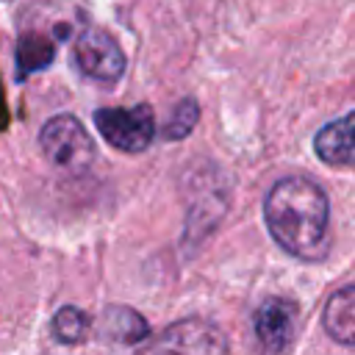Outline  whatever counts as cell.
Returning a JSON list of instances; mask_svg holds the SVG:
<instances>
[{
  "instance_id": "11",
  "label": "cell",
  "mask_w": 355,
  "mask_h": 355,
  "mask_svg": "<svg viewBox=\"0 0 355 355\" xmlns=\"http://www.w3.org/2000/svg\"><path fill=\"white\" fill-rule=\"evenodd\" d=\"M89 327H92L89 313L75 305H64L53 316V336L61 344H80L89 336Z\"/></svg>"
},
{
  "instance_id": "13",
  "label": "cell",
  "mask_w": 355,
  "mask_h": 355,
  "mask_svg": "<svg viewBox=\"0 0 355 355\" xmlns=\"http://www.w3.org/2000/svg\"><path fill=\"white\" fill-rule=\"evenodd\" d=\"M8 128V111H6V97H3V86H0V130Z\"/></svg>"
},
{
  "instance_id": "7",
  "label": "cell",
  "mask_w": 355,
  "mask_h": 355,
  "mask_svg": "<svg viewBox=\"0 0 355 355\" xmlns=\"http://www.w3.org/2000/svg\"><path fill=\"white\" fill-rule=\"evenodd\" d=\"M322 327L336 344L347 349L355 347V288L352 286H341L336 294H330L322 311Z\"/></svg>"
},
{
  "instance_id": "10",
  "label": "cell",
  "mask_w": 355,
  "mask_h": 355,
  "mask_svg": "<svg viewBox=\"0 0 355 355\" xmlns=\"http://www.w3.org/2000/svg\"><path fill=\"white\" fill-rule=\"evenodd\" d=\"M53 55H55V44L44 33L25 31L19 36V44H17V78L22 80V78L50 67Z\"/></svg>"
},
{
  "instance_id": "3",
  "label": "cell",
  "mask_w": 355,
  "mask_h": 355,
  "mask_svg": "<svg viewBox=\"0 0 355 355\" xmlns=\"http://www.w3.org/2000/svg\"><path fill=\"white\" fill-rule=\"evenodd\" d=\"M94 128L114 150L122 153H144L155 139V116L147 103L133 108H97Z\"/></svg>"
},
{
  "instance_id": "8",
  "label": "cell",
  "mask_w": 355,
  "mask_h": 355,
  "mask_svg": "<svg viewBox=\"0 0 355 355\" xmlns=\"http://www.w3.org/2000/svg\"><path fill=\"white\" fill-rule=\"evenodd\" d=\"M313 150L330 166H349L352 164V111L327 122L316 133Z\"/></svg>"
},
{
  "instance_id": "1",
  "label": "cell",
  "mask_w": 355,
  "mask_h": 355,
  "mask_svg": "<svg viewBox=\"0 0 355 355\" xmlns=\"http://www.w3.org/2000/svg\"><path fill=\"white\" fill-rule=\"evenodd\" d=\"M263 219L272 239L300 261H324L330 252V202L319 183L302 175L280 178L266 200Z\"/></svg>"
},
{
  "instance_id": "9",
  "label": "cell",
  "mask_w": 355,
  "mask_h": 355,
  "mask_svg": "<svg viewBox=\"0 0 355 355\" xmlns=\"http://www.w3.org/2000/svg\"><path fill=\"white\" fill-rule=\"evenodd\" d=\"M100 324H103L105 338L114 341V344H128V347H133V344H139V341H144V338L150 336L147 319H144L139 311L125 308V305H108V308L103 311Z\"/></svg>"
},
{
  "instance_id": "6",
  "label": "cell",
  "mask_w": 355,
  "mask_h": 355,
  "mask_svg": "<svg viewBox=\"0 0 355 355\" xmlns=\"http://www.w3.org/2000/svg\"><path fill=\"white\" fill-rule=\"evenodd\" d=\"M150 349H158V352H227L230 344H227V336L211 324L208 319H200V316H191V319H183L172 327L164 330V336L158 341L150 344Z\"/></svg>"
},
{
  "instance_id": "14",
  "label": "cell",
  "mask_w": 355,
  "mask_h": 355,
  "mask_svg": "<svg viewBox=\"0 0 355 355\" xmlns=\"http://www.w3.org/2000/svg\"><path fill=\"white\" fill-rule=\"evenodd\" d=\"M0 3H6V0H0Z\"/></svg>"
},
{
  "instance_id": "4",
  "label": "cell",
  "mask_w": 355,
  "mask_h": 355,
  "mask_svg": "<svg viewBox=\"0 0 355 355\" xmlns=\"http://www.w3.org/2000/svg\"><path fill=\"white\" fill-rule=\"evenodd\" d=\"M72 55L78 69L97 83H116L125 72V53L116 44V39L103 28L80 31Z\"/></svg>"
},
{
  "instance_id": "5",
  "label": "cell",
  "mask_w": 355,
  "mask_h": 355,
  "mask_svg": "<svg viewBox=\"0 0 355 355\" xmlns=\"http://www.w3.org/2000/svg\"><path fill=\"white\" fill-rule=\"evenodd\" d=\"M300 311L286 297H266L255 311V336L266 352H286L297 336Z\"/></svg>"
},
{
  "instance_id": "12",
  "label": "cell",
  "mask_w": 355,
  "mask_h": 355,
  "mask_svg": "<svg viewBox=\"0 0 355 355\" xmlns=\"http://www.w3.org/2000/svg\"><path fill=\"white\" fill-rule=\"evenodd\" d=\"M197 122H200V105H197V100L194 97H183L175 105V111L169 114V122L164 128V139H169V141L186 139L194 130Z\"/></svg>"
},
{
  "instance_id": "2",
  "label": "cell",
  "mask_w": 355,
  "mask_h": 355,
  "mask_svg": "<svg viewBox=\"0 0 355 355\" xmlns=\"http://www.w3.org/2000/svg\"><path fill=\"white\" fill-rule=\"evenodd\" d=\"M39 150L55 169H61L64 175H72V178L86 175L97 155L94 139L80 125V119L72 114H55L42 125Z\"/></svg>"
}]
</instances>
